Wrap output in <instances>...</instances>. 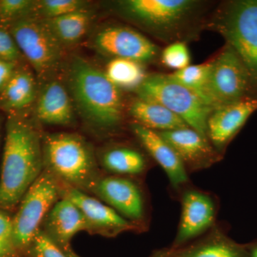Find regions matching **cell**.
I'll return each mask as SVG.
<instances>
[{
	"label": "cell",
	"instance_id": "obj_34",
	"mask_svg": "<svg viewBox=\"0 0 257 257\" xmlns=\"http://www.w3.org/2000/svg\"><path fill=\"white\" fill-rule=\"evenodd\" d=\"M250 257H257V242L248 245Z\"/></svg>",
	"mask_w": 257,
	"mask_h": 257
},
{
	"label": "cell",
	"instance_id": "obj_10",
	"mask_svg": "<svg viewBox=\"0 0 257 257\" xmlns=\"http://www.w3.org/2000/svg\"><path fill=\"white\" fill-rule=\"evenodd\" d=\"M92 45L99 53L111 59H125L143 64L156 60L161 53L158 46L145 35L124 25L101 28L93 37Z\"/></svg>",
	"mask_w": 257,
	"mask_h": 257
},
{
	"label": "cell",
	"instance_id": "obj_25",
	"mask_svg": "<svg viewBox=\"0 0 257 257\" xmlns=\"http://www.w3.org/2000/svg\"><path fill=\"white\" fill-rule=\"evenodd\" d=\"M211 67V60H209L203 64L189 65L181 70L175 71L170 74V76L182 85L197 93L209 105L207 94Z\"/></svg>",
	"mask_w": 257,
	"mask_h": 257
},
{
	"label": "cell",
	"instance_id": "obj_1",
	"mask_svg": "<svg viewBox=\"0 0 257 257\" xmlns=\"http://www.w3.org/2000/svg\"><path fill=\"white\" fill-rule=\"evenodd\" d=\"M64 84L76 113L91 130L109 135L121 127L124 120L121 91L104 72L83 57L74 56L66 65Z\"/></svg>",
	"mask_w": 257,
	"mask_h": 257
},
{
	"label": "cell",
	"instance_id": "obj_33",
	"mask_svg": "<svg viewBox=\"0 0 257 257\" xmlns=\"http://www.w3.org/2000/svg\"><path fill=\"white\" fill-rule=\"evenodd\" d=\"M13 225V218L5 211L0 210V239L11 237Z\"/></svg>",
	"mask_w": 257,
	"mask_h": 257
},
{
	"label": "cell",
	"instance_id": "obj_24",
	"mask_svg": "<svg viewBox=\"0 0 257 257\" xmlns=\"http://www.w3.org/2000/svg\"><path fill=\"white\" fill-rule=\"evenodd\" d=\"M104 74L120 90L136 91L147 77L144 64L125 59H111Z\"/></svg>",
	"mask_w": 257,
	"mask_h": 257
},
{
	"label": "cell",
	"instance_id": "obj_22",
	"mask_svg": "<svg viewBox=\"0 0 257 257\" xmlns=\"http://www.w3.org/2000/svg\"><path fill=\"white\" fill-rule=\"evenodd\" d=\"M128 113L136 121L135 123L155 132L171 131L189 126L165 106L138 97L128 106Z\"/></svg>",
	"mask_w": 257,
	"mask_h": 257
},
{
	"label": "cell",
	"instance_id": "obj_13",
	"mask_svg": "<svg viewBox=\"0 0 257 257\" xmlns=\"http://www.w3.org/2000/svg\"><path fill=\"white\" fill-rule=\"evenodd\" d=\"M67 187L64 191V197L73 202L82 211L87 222L88 231L111 237L133 230L136 226L107 204L90 197L83 191Z\"/></svg>",
	"mask_w": 257,
	"mask_h": 257
},
{
	"label": "cell",
	"instance_id": "obj_19",
	"mask_svg": "<svg viewBox=\"0 0 257 257\" xmlns=\"http://www.w3.org/2000/svg\"><path fill=\"white\" fill-rule=\"evenodd\" d=\"M200 239L177 248H167L176 257H250L248 245L235 242L224 231L213 227Z\"/></svg>",
	"mask_w": 257,
	"mask_h": 257
},
{
	"label": "cell",
	"instance_id": "obj_12",
	"mask_svg": "<svg viewBox=\"0 0 257 257\" xmlns=\"http://www.w3.org/2000/svg\"><path fill=\"white\" fill-rule=\"evenodd\" d=\"M256 110L257 97H247L211 111L207 120V138L221 156Z\"/></svg>",
	"mask_w": 257,
	"mask_h": 257
},
{
	"label": "cell",
	"instance_id": "obj_26",
	"mask_svg": "<svg viewBox=\"0 0 257 257\" xmlns=\"http://www.w3.org/2000/svg\"><path fill=\"white\" fill-rule=\"evenodd\" d=\"M91 8L86 0H36L32 18L48 20Z\"/></svg>",
	"mask_w": 257,
	"mask_h": 257
},
{
	"label": "cell",
	"instance_id": "obj_16",
	"mask_svg": "<svg viewBox=\"0 0 257 257\" xmlns=\"http://www.w3.org/2000/svg\"><path fill=\"white\" fill-rule=\"evenodd\" d=\"M75 109L64 83L54 78L42 84L35 103V117L40 124L71 126L75 122Z\"/></svg>",
	"mask_w": 257,
	"mask_h": 257
},
{
	"label": "cell",
	"instance_id": "obj_31",
	"mask_svg": "<svg viewBox=\"0 0 257 257\" xmlns=\"http://www.w3.org/2000/svg\"><path fill=\"white\" fill-rule=\"evenodd\" d=\"M21 64L0 58V92L9 82L15 71Z\"/></svg>",
	"mask_w": 257,
	"mask_h": 257
},
{
	"label": "cell",
	"instance_id": "obj_15",
	"mask_svg": "<svg viewBox=\"0 0 257 257\" xmlns=\"http://www.w3.org/2000/svg\"><path fill=\"white\" fill-rule=\"evenodd\" d=\"M91 190L128 221H140L145 216L143 194L130 179L118 176L99 178Z\"/></svg>",
	"mask_w": 257,
	"mask_h": 257
},
{
	"label": "cell",
	"instance_id": "obj_23",
	"mask_svg": "<svg viewBox=\"0 0 257 257\" xmlns=\"http://www.w3.org/2000/svg\"><path fill=\"white\" fill-rule=\"evenodd\" d=\"M101 160L106 170L117 175H138L147 168V161L143 154L131 147L109 149L103 154Z\"/></svg>",
	"mask_w": 257,
	"mask_h": 257
},
{
	"label": "cell",
	"instance_id": "obj_21",
	"mask_svg": "<svg viewBox=\"0 0 257 257\" xmlns=\"http://www.w3.org/2000/svg\"><path fill=\"white\" fill-rule=\"evenodd\" d=\"M92 8L78 10L69 14L48 20H40L64 50L79 43L94 20Z\"/></svg>",
	"mask_w": 257,
	"mask_h": 257
},
{
	"label": "cell",
	"instance_id": "obj_9",
	"mask_svg": "<svg viewBox=\"0 0 257 257\" xmlns=\"http://www.w3.org/2000/svg\"><path fill=\"white\" fill-rule=\"evenodd\" d=\"M207 95L213 109L245 98L257 97L246 67L229 45L211 60Z\"/></svg>",
	"mask_w": 257,
	"mask_h": 257
},
{
	"label": "cell",
	"instance_id": "obj_7",
	"mask_svg": "<svg viewBox=\"0 0 257 257\" xmlns=\"http://www.w3.org/2000/svg\"><path fill=\"white\" fill-rule=\"evenodd\" d=\"M25 60L42 83L55 78L62 68L64 49L41 20L25 18L8 29Z\"/></svg>",
	"mask_w": 257,
	"mask_h": 257
},
{
	"label": "cell",
	"instance_id": "obj_4",
	"mask_svg": "<svg viewBox=\"0 0 257 257\" xmlns=\"http://www.w3.org/2000/svg\"><path fill=\"white\" fill-rule=\"evenodd\" d=\"M44 170L67 186L91 190L97 182V167L90 144L80 135L57 133L42 136Z\"/></svg>",
	"mask_w": 257,
	"mask_h": 257
},
{
	"label": "cell",
	"instance_id": "obj_20",
	"mask_svg": "<svg viewBox=\"0 0 257 257\" xmlns=\"http://www.w3.org/2000/svg\"><path fill=\"white\" fill-rule=\"evenodd\" d=\"M38 93L37 77L21 64L0 92V110L8 114L25 113L35 105Z\"/></svg>",
	"mask_w": 257,
	"mask_h": 257
},
{
	"label": "cell",
	"instance_id": "obj_29",
	"mask_svg": "<svg viewBox=\"0 0 257 257\" xmlns=\"http://www.w3.org/2000/svg\"><path fill=\"white\" fill-rule=\"evenodd\" d=\"M30 257H69L50 236L39 230L29 246Z\"/></svg>",
	"mask_w": 257,
	"mask_h": 257
},
{
	"label": "cell",
	"instance_id": "obj_36",
	"mask_svg": "<svg viewBox=\"0 0 257 257\" xmlns=\"http://www.w3.org/2000/svg\"><path fill=\"white\" fill-rule=\"evenodd\" d=\"M65 251V253H67V256L69 257H80L78 255L76 254L75 253L73 252L70 248H68L67 249L64 250Z\"/></svg>",
	"mask_w": 257,
	"mask_h": 257
},
{
	"label": "cell",
	"instance_id": "obj_35",
	"mask_svg": "<svg viewBox=\"0 0 257 257\" xmlns=\"http://www.w3.org/2000/svg\"><path fill=\"white\" fill-rule=\"evenodd\" d=\"M150 257H176L172 256V255H171L170 253L168 252V251H167V249L165 250H160V251H157V252H155L154 253L152 256Z\"/></svg>",
	"mask_w": 257,
	"mask_h": 257
},
{
	"label": "cell",
	"instance_id": "obj_3",
	"mask_svg": "<svg viewBox=\"0 0 257 257\" xmlns=\"http://www.w3.org/2000/svg\"><path fill=\"white\" fill-rule=\"evenodd\" d=\"M205 3L196 0H120L112 9L162 42H185L195 37Z\"/></svg>",
	"mask_w": 257,
	"mask_h": 257
},
{
	"label": "cell",
	"instance_id": "obj_2",
	"mask_svg": "<svg viewBox=\"0 0 257 257\" xmlns=\"http://www.w3.org/2000/svg\"><path fill=\"white\" fill-rule=\"evenodd\" d=\"M44 170L42 136L26 113L8 114L0 175V208L13 209Z\"/></svg>",
	"mask_w": 257,
	"mask_h": 257
},
{
	"label": "cell",
	"instance_id": "obj_18",
	"mask_svg": "<svg viewBox=\"0 0 257 257\" xmlns=\"http://www.w3.org/2000/svg\"><path fill=\"white\" fill-rule=\"evenodd\" d=\"M88 230L82 211L65 197L57 201L46 216L45 232L63 250L69 248L76 234Z\"/></svg>",
	"mask_w": 257,
	"mask_h": 257
},
{
	"label": "cell",
	"instance_id": "obj_6",
	"mask_svg": "<svg viewBox=\"0 0 257 257\" xmlns=\"http://www.w3.org/2000/svg\"><path fill=\"white\" fill-rule=\"evenodd\" d=\"M138 98L158 103L183 120L189 127L207 138V120L214 110L197 93L170 74L147 75L135 91Z\"/></svg>",
	"mask_w": 257,
	"mask_h": 257
},
{
	"label": "cell",
	"instance_id": "obj_11",
	"mask_svg": "<svg viewBox=\"0 0 257 257\" xmlns=\"http://www.w3.org/2000/svg\"><path fill=\"white\" fill-rule=\"evenodd\" d=\"M182 214L177 235L171 248L182 247L207 234L214 227L216 204L211 194L187 189L181 198Z\"/></svg>",
	"mask_w": 257,
	"mask_h": 257
},
{
	"label": "cell",
	"instance_id": "obj_8",
	"mask_svg": "<svg viewBox=\"0 0 257 257\" xmlns=\"http://www.w3.org/2000/svg\"><path fill=\"white\" fill-rule=\"evenodd\" d=\"M60 188L58 181L44 170L25 193L13 217L11 239L20 251H28L40 225L57 202Z\"/></svg>",
	"mask_w": 257,
	"mask_h": 257
},
{
	"label": "cell",
	"instance_id": "obj_17",
	"mask_svg": "<svg viewBox=\"0 0 257 257\" xmlns=\"http://www.w3.org/2000/svg\"><path fill=\"white\" fill-rule=\"evenodd\" d=\"M131 128L144 148L165 171L172 187L179 190L187 186L189 183L188 172L174 149L165 139L157 132L138 123L132 125Z\"/></svg>",
	"mask_w": 257,
	"mask_h": 257
},
{
	"label": "cell",
	"instance_id": "obj_30",
	"mask_svg": "<svg viewBox=\"0 0 257 257\" xmlns=\"http://www.w3.org/2000/svg\"><path fill=\"white\" fill-rule=\"evenodd\" d=\"M0 58L19 63H22L25 60L9 31L2 27H0Z\"/></svg>",
	"mask_w": 257,
	"mask_h": 257
},
{
	"label": "cell",
	"instance_id": "obj_28",
	"mask_svg": "<svg viewBox=\"0 0 257 257\" xmlns=\"http://www.w3.org/2000/svg\"><path fill=\"white\" fill-rule=\"evenodd\" d=\"M160 60L167 68L181 70L190 65L191 56L185 42L169 44L161 52Z\"/></svg>",
	"mask_w": 257,
	"mask_h": 257
},
{
	"label": "cell",
	"instance_id": "obj_32",
	"mask_svg": "<svg viewBox=\"0 0 257 257\" xmlns=\"http://www.w3.org/2000/svg\"><path fill=\"white\" fill-rule=\"evenodd\" d=\"M23 252L15 246L11 237L0 239V257H20Z\"/></svg>",
	"mask_w": 257,
	"mask_h": 257
},
{
	"label": "cell",
	"instance_id": "obj_5",
	"mask_svg": "<svg viewBox=\"0 0 257 257\" xmlns=\"http://www.w3.org/2000/svg\"><path fill=\"white\" fill-rule=\"evenodd\" d=\"M207 26L220 34L239 57L257 96V0L223 3Z\"/></svg>",
	"mask_w": 257,
	"mask_h": 257
},
{
	"label": "cell",
	"instance_id": "obj_14",
	"mask_svg": "<svg viewBox=\"0 0 257 257\" xmlns=\"http://www.w3.org/2000/svg\"><path fill=\"white\" fill-rule=\"evenodd\" d=\"M157 133L174 149L187 172L205 170L222 157L207 138L189 126Z\"/></svg>",
	"mask_w": 257,
	"mask_h": 257
},
{
	"label": "cell",
	"instance_id": "obj_27",
	"mask_svg": "<svg viewBox=\"0 0 257 257\" xmlns=\"http://www.w3.org/2000/svg\"><path fill=\"white\" fill-rule=\"evenodd\" d=\"M36 0H0V27L8 30L13 24L33 16Z\"/></svg>",
	"mask_w": 257,
	"mask_h": 257
}]
</instances>
